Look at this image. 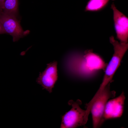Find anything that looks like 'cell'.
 <instances>
[{
  "label": "cell",
  "instance_id": "cell-11",
  "mask_svg": "<svg viewBox=\"0 0 128 128\" xmlns=\"http://www.w3.org/2000/svg\"><path fill=\"white\" fill-rule=\"evenodd\" d=\"M6 33L3 28L0 20V34Z\"/></svg>",
  "mask_w": 128,
  "mask_h": 128
},
{
  "label": "cell",
  "instance_id": "cell-2",
  "mask_svg": "<svg viewBox=\"0 0 128 128\" xmlns=\"http://www.w3.org/2000/svg\"><path fill=\"white\" fill-rule=\"evenodd\" d=\"M110 40L113 46L114 52L111 59L105 68V74L101 83L105 85L110 83L128 48V43L119 42L113 36L110 37Z\"/></svg>",
  "mask_w": 128,
  "mask_h": 128
},
{
  "label": "cell",
  "instance_id": "cell-7",
  "mask_svg": "<svg viewBox=\"0 0 128 128\" xmlns=\"http://www.w3.org/2000/svg\"><path fill=\"white\" fill-rule=\"evenodd\" d=\"M125 99L124 93L123 91L118 96L108 101L104 113V120L119 118L122 116Z\"/></svg>",
  "mask_w": 128,
  "mask_h": 128
},
{
  "label": "cell",
  "instance_id": "cell-3",
  "mask_svg": "<svg viewBox=\"0 0 128 128\" xmlns=\"http://www.w3.org/2000/svg\"><path fill=\"white\" fill-rule=\"evenodd\" d=\"M110 83L105 88L91 107L90 113L91 114L93 128H99L104 122L103 115L106 103L109 99L114 98L115 96V92L110 89Z\"/></svg>",
  "mask_w": 128,
  "mask_h": 128
},
{
  "label": "cell",
  "instance_id": "cell-4",
  "mask_svg": "<svg viewBox=\"0 0 128 128\" xmlns=\"http://www.w3.org/2000/svg\"><path fill=\"white\" fill-rule=\"evenodd\" d=\"M0 20L5 33L12 36L14 42L18 41L29 32L28 30H23L17 17L2 10L0 11Z\"/></svg>",
  "mask_w": 128,
  "mask_h": 128
},
{
  "label": "cell",
  "instance_id": "cell-5",
  "mask_svg": "<svg viewBox=\"0 0 128 128\" xmlns=\"http://www.w3.org/2000/svg\"><path fill=\"white\" fill-rule=\"evenodd\" d=\"M57 64L56 61L47 64L45 69L40 73L36 80L37 83L41 85L43 89H46L50 93L52 92L57 80Z\"/></svg>",
  "mask_w": 128,
  "mask_h": 128
},
{
  "label": "cell",
  "instance_id": "cell-6",
  "mask_svg": "<svg viewBox=\"0 0 128 128\" xmlns=\"http://www.w3.org/2000/svg\"><path fill=\"white\" fill-rule=\"evenodd\" d=\"M111 8L113 12L114 28L117 38L122 43H128V18L118 10L113 4Z\"/></svg>",
  "mask_w": 128,
  "mask_h": 128
},
{
  "label": "cell",
  "instance_id": "cell-12",
  "mask_svg": "<svg viewBox=\"0 0 128 128\" xmlns=\"http://www.w3.org/2000/svg\"><path fill=\"white\" fill-rule=\"evenodd\" d=\"M5 0H0V11L2 10L3 4Z\"/></svg>",
  "mask_w": 128,
  "mask_h": 128
},
{
  "label": "cell",
  "instance_id": "cell-8",
  "mask_svg": "<svg viewBox=\"0 0 128 128\" xmlns=\"http://www.w3.org/2000/svg\"><path fill=\"white\" fill-rule=\"evenodd\" d=\"M83 58L84 69L88 73L91 74L97 70L104 69L107 65L99 56L91 51H86Z\"/></svg>",
  "mask_w": 128,
  "mask_h": 128
},
{
  "label": "cell",
  "instance_id": "cell-1",
  "mask_svg": "<svg viewBox=\"0 0 128 128\" xmlns=\"http://www.w3.org/2000/svg\"><path fill=\"white\" fill-rule=\"evenodd\" d=\"M68 104L72 108L62 117L60 128H74L85 125L88 117L86 110L82 109L80 107L82 104L81 101L78 100L75 101L70 100Z\"/></svg>",
  "mask_w": 128,
  "mask_h": 128
},
{
  "label": "cell",
  "instance_id": "cell-9",
  "mask_svg": "<svg viewBox=\"0 0 128 128\" xmlns=\"http://www.w3.org/2000/svg\"><path fill=\"white\" fill-rule=\"evenodd\" d=\"M18 10V0H5L2 10L4 12L17 17Z\"/></svg>",
  "mask_w": 128,
  "mask_h": 128
},
{
  "label": "cell",
  "instance_id": "cell-10",
  "mask_svg": "<svg viewBox=\"0 0 128 128\" xmlns=\"http://www.w3.org/2000/svg\"><path fill=\"white\" fill-rule=\"evenodd\" d=\"M110 0H89L85 8L86 11H96L103 8Z\"/></svg>",
  "mask_w": 128,
  "mask_h": 128
}]
</instances>
